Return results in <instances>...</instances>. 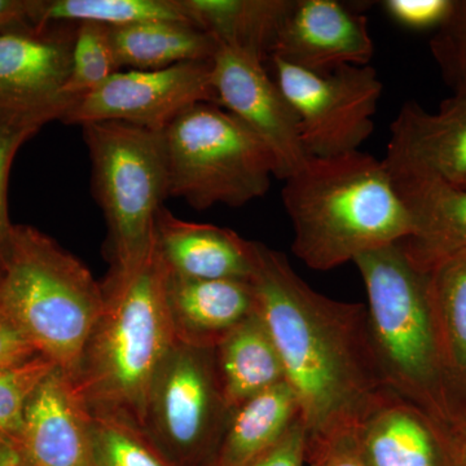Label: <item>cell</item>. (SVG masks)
<instances>
[{
    "instance_id": "6da1fadb",
    "label": "cell",
    "mask_w": 466,
    "mask_h": 466,
    "mask_svg": "<svg viewBox=\"0 0 466 466\" xmlns=\"http://www.w3.org/2000/svg\"><path fill=\"white\" fill-rule=\"evenodd\" d=\"M257 308L299 398L308 440L355 431L389 391L377 366L367 308L328 299L283 253L256 242Z\"/></svg>"
},
{
    "instance_id": "7a4b0ae2",
    "label": "cell",
    "mask_w": 466,
    "mask_h": 466,
    "mask_svg": "<svg viewBox=\"0 0 466 466\" xmlns=\"http://www.w3.org/2000/svg\"><path fill=\"white\" fill-rule=\"evenodd\" d=\"M354 263L366 285L370 341L386 388L466 441V386L447 359L431 276L410 263L400 244L361 254Z\"/></svg>"
},
{
    "instance_id": "3957f363",
    "label": "cell",
    "mask_w": 466,
    "mask_h": 466,
    "mask_svg": "<svg viewBox=\"0 0 466 466\" xmlns=\"http://www.w3.org/2000/svg\"><path fill=\"white\" fill-rule=\"evenodd\" d=\"M291 250L309 268L329 271L361 254L400 244L412 217L382 159L352 152L309 158L284 180Z\"/></svg>"
},
{
    "instance_id": "277c9868",
    "label": "cell",
    "mask_w": 466,
    "mask_h": 466,
    "mask_svg": "<svg viewBox=\"0 0 466 466\" xmlns=\"http://www.w3.org/2000/svg\"><path fill=\"white\" fill-rule=\"evenodd\" d=\"M167 279L155 242L135 271L104 281L103 309L72 379L91 413L124 417L143 429L150 382L175 342Z\"/></svg>"
},
{
    "instance_id": "5b68a950",
    "label": "cell",
    "mask_w": 466,
    "mask_h": 466,
    "mask_svg": "<svg viewBox=\"0 0 466 466\" xmlns=\"http://www.w3.org/2000/svg\"><path fill=\"white\" fill-rule=\"evenodd\" d=\"M103 305V285L81 260L34 227H12L0 249V309L72 379Z\"/></svg>"
},
{
    "instance_id": "8992f818",
    "label": "cell",
    "mask_w": 466,
    "mask_h": 466,
    "mask_svg": "<svg viewBox=\"0 0 466 466\" xmlns=\"http://www.w3.org/2000/svg\"><path fill=\"white\" fill-rule=\"evenodd\" d=\"M90 153L92 189L108 226L106 278L135 271L156 242V218L168 198L162 133L125 124L82 126Z\"/></svg>"
},
{
    "instance_id": "52a82bcc",
    "label": "cell",
    "mask_w": 466,
    "mask_h": 466,
    "mask_svg": "<svg viewBox=\"0 0 466 466\" xmlns=\"http://www.w3.org/2000/svg\"><path fill=\"white\" fill-rule=\"evenodd\" d=\"M168 196L198 210L238 208L265 196L274 156L240 119L216 104H196L162 131Z\"/></svg>"
},
{
    "instance_id": "ba28073f",
    "label": "cell",
    "mask_w": 466,
    "mask_h": 466,
    "mask_svg": "<svg viewBox=\"0 0 466 466\" xmlns=\"http://www.w3.org/2000/svg\"><path fill=\"white\" fill-rule=\"evenodd\" d=\"M229 415L216 348L175 339L150 382L143 431L158 449L195 458L219 449Z\"/></svg>"
},
{
    "instance_id": "9c48e42d",
    "label": "cell",
    "mask_w": 466,
    "mask_h": 466,
    "mask_svg": "<svg viewBox=\"0 0 466 466\" xmlns=\"http://www.w3.org/2000/svg\"><path fill=\"white\" fill-rule=\"evenodd\" d=\"M272 73L299 121L309 158L358 152L375 131V115L383 91L370 66H345L309 72L271 57Z\"/></svg>"
},
{
    "instance_id": "30bf717a",
    "label": "cell",
    "mask_w": 466,
    "mask_h": 466,
    "mask_svg": "<svg viewBox=\"0 0 466 466\" xmlns=\"http://www.w3.org/2000/svg\"><path fill=\"white\" fill-rule=\"evenodd\" d=\"M76 24L0 33V124L35 135L75 106L66 95Z\"/></svg>"
},
{
    "instance_id": "8fae6325",
    "label": "cell",
    "mask_w": 466,
    "mask_h": 466,
    "mask_svg": "<svg viewBox=\"0 0 466 466\" xmlns=\"http://www.w3.org/2000/svg\"><path fill=\"white\" fill-rule=\"evenodd\" d=\"M216 104L213 60L184 63L161 70H119L76 101L64 124L125 122L162 133L184 110Z\"/></svg>"
},
{
    "instance_id": "7c38bea8",
    "label": "cell",
    "mask_w": 466,
    "mask_h": 466,
    "mask_svg": "<svg viewBox=\"0 0 466 466\" xmlns=\"http://www.w3.org/2000/svg\"><path fill=\"white\" fill-rule=\"evenodd\" d=\"M213 84L219 106L240 119L274 156L276 179L284 182L306 164L299 116L262 60L218 47Z\"/></svg>"
},
{
    "instance_id": "4fadbf2b",
    "label": "cell",
    "mask_w": 466,
    "mask_h": 466,
    "mask_svg": "<svg viewBox=\"0 0 466 466\" xmlns=\"http://www.w3.org/2000/svg\"><path fill=\"white\" fill-rule=\"evenodd\" d=\"M392 179L437 177L455 184L466 180V91L453 92L437 112L407 101L390 127L382 159Z\"/></svg>"
},
{
    "instance_id": "5bb4252c",
    "label": "cell",
    "mask_w": 466,
    "mask_h": 466,
    "mask_svg": "<svg viewBox=\"0 0 466 466\" xmlns=\"http://www.w3.org/2000/svg\"><path fill=\"white\" fill-rule=\"evenodd\" d=\"M373 54L366 16L336 0H293L271 57L324 73L345 66H370Z\"/></svg>"
},
{
    "instance_id": "9a60e30c",
    "label": "cell",
    "mask_w": 466,
    "mask_h": 466,
    "mask_svg": "<svg viewBox=\"0 0 466 466\" xmlns=\"http://www.w3.org/2000/svg\"><path fill=\"white\" fill-rule=\"evenodd\" d=\"M368 466H459L465 441L389 390L354 431Z\"/></svg>"
},
{
    "instance_id": "2e32d148",
    "label": "cell",
    "mask_w": 466,
    "mask_h": 466,
    "mask_svg": "<svg viewBox=\"0 0 466 466\" xmlns=\"http://www.w3.org/2000/svg\"><path fill=\"white\" fill-rule=\"evenodd\" d=\"M15 441L35 466H96L90 408L60 368L27 400L23 429Z\"/></svg>"
},
{
    "instance_id": "e0dca14e",
    "label": "cell",
    "mask_w": 466,
    "mask_h": 466,
    "mask_svg": "<svg viewBox=\"0 0 466 466\" xmlns=\"http://www.w3.org/2000/svg\"><path fill=\"white\" fill-rule=\"evenodd\" d=\"M412 217L413 232L400 242L413 266L431 274L466 260V191L437 177L392 179Z\"/></svg>"
},
{
    "instance_id": "ac0fdd59",
    "label": "cell",
    "mask_w": 466,
    "mask_h": 466,
    "mask_svg": "<svg viewBox=\"0 0 466 466\" xmlns=\"http://www.w3.org/2000/svg\"><path fill=\"white\" fill-rule=\"evenodd\" d=\"M156 245L167 271L180 278L250 280L256 269V242L232 229L186 222L165 207L156 218Z\"/></svg>"
},
{
    "instance_id": "d6986e66",
    "label": "cell",
    "mask_w": 466,
    "mask_h": 466,
    "mask_svg": "<svg viewBox=\"0 0 466 466\" xmlns=\"http://www.w3.org/2000/svg\"><path fill=\"white\" fill-rule=\"evenodd\" d=\"M167 300L175 339L204 348H217L257 312L251 280H202L167 271Z\"/></svg>"
},
{
    "instance_id": "ffe728a7",
    "label": "cell",
    "mask_w": 466,
    "mask_h": 466,
    "mask_svg": "<svg viewBox=\"0 0 466 466\" xmlns=\"http://www.w3.org/2000/svg\"><path fill=\"white\" fill-rule=\"evenodd\" d=\"M187 20L208 34L218 47L245 52L265 61L293 0H179Z\"/></svg>"
},
{
    "instance_id": "44dd1931",
    "label": "cell",
    "mask_w": 466,
    "mask_h": 466,
    "mask_svg": "<svg viewBox=\"0 0 466 466\" xmlns=\"http://www.w3.org/2000/svg\"><path fill=\"white\" fill-rule=\"evenodd\" d=\"M217 370L232 410L285 381L283 361L258 308L216 348Z\"/></svg>"
},
{
    "instance_id": "7402d4cb",
    "label": "cell",
    "mask_w": 466,
    "mask_h": 466,
    "mask_svg": "<svg viewBox=\"0 0 466 466\" xmlns=\"http://www.w3.org/2000/svg\"><path fill=\"white\" fill-rule=\"evenodd\" d=\"M302 417L296 392L283 381L232 410L219 444V466H248L275 447Z\"/></svg>"
},
{
    "instance_id": "603a6c76",
    "label": "cell",
    "mask_w": 466,
    "mask_h": 466,
    "mask_svg": "<svg viewBox=\"0 0 466 466\" xmlns=\"http://www.w3.org/2000/svg\"><path fill=\"white\" fill-rule=\"evenodd\" d=\"M119 70H161L184 63H204L216 56L218 43L189 23L149 21L110 27Z\"/></svg>"
},
{
    "instance_id": "cb8c5ba5",
    "label": "cell",
    "mask_w": 466,
    "mask_h": 466,
    "mask_svg": "<svg viewBox=\"0 0 466 466\" xmlns=\"http://www.w3.org/2000/svg\"><path fill=\"white\" fill-rule=\"evenodd\" d=\"M149 21L189 23L179 0H39L35 27L82 23L122 27Z\"/></svg>"
},
{
    "instance_id": "d4e9b609",
    "label": "cell",
    "mask_w": 466,
    "mask_h": 466,
    "mask_svg": "<svg viewBox=\"0 0 466 466\" xmlns=\"http://www.w3.org/2000/svg\"><path fill=\"white\" fill-rule=\"evenodd\" d=\"M435 317L453 373L466 386V260L429 274Z\"/></svg>"
},
{
    "instance_id": "484cf974",
    "label": "cell",
    "mask_w": 466,
    "mask_h": 466,
    "mask_svg": "<svg viewBox=\"0 0 466 466\" xmlns=\"http://www.w3.org/2000/svg\"><path fill=\"white\" fill-rule=\"evenodd\" d=\"M96 466H170L140 426L124 417L92 413Z\"/></svg>"
},
{
    "instance_id": "4316f807",
    "label": "cell",
    "mask_w": 466,
    "mask_h": 466,
    "mask_svg": "<svg viewBox=\"0 0 466 466\" xmlns=\"http://www.w3.org/2000/svg\"><path fill=\"white\" fill-rule=\"evenodd\" d=\"M119 72L113 52L110 27L99 24H76L72 66L66 95L79 99Z\"/></svg>"
},
{
    "instance_id": "83f0119b",
    "label": "cell",
    "mask_w": 466,
    "mask_h": 466,
    "mask_svg": "<svg viewBox=\"0 0 466 466\" xmlns=\"http://www.w3.org/2000/svg\"><path fill=\"white\" fill-rule=\"evenodd\" d=\"M56 367L54 361L38 355L21 366L0 372V435L17 440L27 400Z\"/></svg>"
},
{
    "instance_id": "f1b7e54d",
    "label": "cell",
    "mask_w": 466,
    "mask_h": 466,
    "mask_svg": "<svg viewBox=\"0 0 466 466\" xmlns=\"http://www.w3.org/2000/svg\"><path fill=\"white\" fill-rule=\"evenodd\" d=\"M431 51L452 94L466 91V0H453L449 17L435 30Z\"/></svg>"
},
{
    "instance_id": "f546056e",
    "label": "cell",
    "mask_w": 466,
    "mask_h": 466,
    "mask_svg": "<svg viewBox=\"0 0 466 466\" xmlns=\"http://www.w3.org/2000/svg\"><path fill=\"white\" fill-rule=\"evenodd\" d=\"M453 0H385L382 7L392 20L412 30H437L447 20Z\"/></svg>"
},
{
    "instance_id": "4dcf8cb0",
    "label": "cell",
    "mask_w": 466,
    "mask_h": 466,
    "mask_svg": "<svg viewBox=\"0 0 466 466\" xmlns=\"http://www.w3.org/2000/svg\"><path fill=\"white\" fill-rule=\"evenodd\" d=\"M308 456L314 466H368L359 453L354 431L308 440Z\"/></svg>"
},
{
    "instance_id": "1f68e13d",
    "label": "cell",
    "mask_w": 466,
    "mask_h": 466,
    "mask_svg": "<svg viewBox=\"0 0 466 466\" xmlns=\"http://www.w3.org/2000/svg\"><path fill=\"white\" fill-rule=\"evenodd\" d=\"M34 134L16 130L0 124V249L5 247L12 231L8 213V180L12 162L24 143Z\"/></svg>"
},
{
    "instance_id": "d6a6232c",
    "label": "cell",
    "mask_w": 466,
    "mask_h": 466,
    "mask_svg": "<svg viewBox=\"0 0 466 466\" xmlns=\"http://www.w3.org/2000/svg\"><path fill=\"white\" fill-rule=\"evenodd\" d=\"M306 449H308V431L300 417L299 421L291 426L283 440L248 466H303Z\"/></svg>"
},
{
    "instance_id": "836d02e7",
    "label": "cell",
    "mask_w": 466,
    "mask_h": 466,
    "mask_svg": "<svg viewBox=\"0 0 466 466\" xmlns=\"http://www.w3.org/2000/svg\"><path fill=\"white\" fill-rule=\"evenodd\" d=\"M38 355L25 334L0 309V372L21 366Z\"/></svg>"
},
{
    "instance_id": "e575fe53",
    "label": "cell",
    "mask_w": 466,
    "mask_h": 466,
    "mask_svg": "<svg viewBox=\"0 0 466 466\" xmlns=\"http://www.w3.org/2000/svg\"><path fill=\"white\" fill-rule=\"evenodd\" d=\"M39 0H0V33L35 27Z\"/></svg>"
},
{
    "instance_id": "d590c367",
    "label": "cell",
    "mask_w": 466,
    "mask_h": 466,
    "mask_svg": "<svg viewBox=\"0 0 466 466\" xmlns=\"http://www.w3.org/2000/svg\"><path fill=\"white\" fill-rule=\"evenodd\" d=\"M0 466H35L26 458L20 444L12 438L0 435Z\"/></svg>"
},
{
    "instance_id": "8d00e7d4",
    "label": "cell",
    "mask_w": 466,
    "mask_h": 466,
    "mask_svg": "<svg viewBox=\"0 0 466 466\" xmlns=\"http://www.w3.org/2000/svg\"><path fill=\"white\" fill-rule=\"evenodd\" d=\"M459 466H466V443L462 447L461 456H460Z\"/></svg>"
},
{
    "instance_id": "74e56055",
    "label": "cell",
    "mask_w": 466,
    "mask_h": 466,
    "mask_svg": "<svg viewBox=\"0 0 466 466\" xmlns=\"http://www.w3.org/2000/svg\"><path fill=\"white\" fill-rule=\"evenodd\" d=\"M458 187H460V188L465 189V191H466V180L464 183L460 184V186H458Z\"/></svg>"
}]
</instances>
